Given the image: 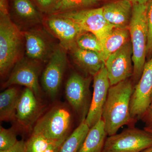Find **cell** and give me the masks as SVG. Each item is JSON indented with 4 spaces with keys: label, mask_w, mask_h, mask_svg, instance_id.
Wrapping results in <instances>:
<instances>
[{
    "label": "cell",
    "mask_w": 152,
    "mask_h": 152,
    "mask_svg": "<svg viewBox=\"0 0 152 152\" xmlns=\"http://www.w3.org/2000/svg\"><path fill=\"white\" fill-rule=\"evenodd\" d=\"M134 85L129 79L110 86L102 119L108 136L116 134L120 128L134 122L131 118L130 105Z\"/></svg>",
    "instance_id": "6da1fadb"
},
{
    "label": "cell",
    "mask_w": 152,
    "mask_h": 152,
    "mask_svg": "<svg viewBox=\"0 0 152 152\" xmlns=\"http://www.w3.org/2000/svg\"><path fill=\"white\" fill-rule=\"evenodd\" d=\"M54 142L42 135L32 133L25 141V146L27 152H45Z\"/></svg>",
    "instance_id": "d4e9b609"
},
{
    "label": "cell",
    "mask_w": 152,
    "mask_h": 152,
    "mask_svg": "<svg viewBox=\"0 0 152 152\" xmlns=\"http://www.w3.org/2000/svg\"><path fill=\"white\" fill-rule=\"evenodd\" d=\"M147 19L148 27L147 56H152V0L147 3Z\"/></svg>",
    "instance_id": "4316f807"
},
{
    "label": "cell",
    "mask_w": 152,
    "mask_h": 152,
    "mask_svg": "<svg viewBox=\"0 0 152 152\" xmlns=\"http://www.w3.org/2000/svg\"><path fill=\"white\" fill-rule=\"evenodd\" d=\"M76 46L86 50L97 52L101 54L102 44L95 35L86 32L80 36L76 42Z\"/></svg>",
    "instance_id": "cb8c5ba5"
},
{
    "label": "cell",
    "mask_w": 152,
    "mask_h": 152,
    "mask_svg": "<svg viewBox=\"0 0 152 152\" xmlns=\"http://www.w3.org/2000/svg\"><path fill=\"white\" fill-rule=\"evenodd\" d=\"M144 129L152 134V127H145L144 128Z\"/></svg>",
    "instance_id": "d6a6232c"
},
{
    "label": "cell",
    "mask_w": 152,
    "mask_h": 152,
    "mask_svg": "<svg viewBox=\"0 0 152 152\" xmlns=\"http://www.w3.org/2000/svg\"><path fill=\"white\" fill-rule=\"evenodd\" d=\"M89 129L86 119L82 120L78 126L64 141L58 152H78Z\"/></svg>",
    "instance_id": "7402d4cb"
},
{
    "label": "cell",
    "mask_w": 152,
    "mask_h": 152,
    "mask_svg": "<svg viewBox=\"0 0 152 152\" xmlns=\"http://www.w3.org/2000/svg\"><path fill=\"white\" fill-rule=\"evenodd\" d=\"M102 8L105 18L114 28H129L133 9L129 0H118L106 4Z\"/></svg>",
    "instance_id": "9a60e30c"
},
{
    "label": "cell",
    "mask_w": 152,
    "mask_h": 152,
    "mask_svg": "<svg viewBox=\"0 0 152 152\" xmlns=\"http://www.w3.org/2000/svg\"><path fill=\"white\" fill-rule=\"evenodd\" d=\"M17 134L12 129L0 128V151H4L11 149L18 142Z\"/></svg>",
    "instance_id": "484cf974"
},
{
    "label": "cell",
    "mask_w": 152,
    "mask_h": 152,
    "mask_svg": "<svg viewBox=\"0 0 152 152\" xmlns=\"http://www.w3.org/2000/svg\"><path fill=\"white\" fill-rule=\"evenodd\" d=\"M94 77V92L86 121L90 128L102 119L104 107L110 86L105 64Z\"/></svg>",
    "instance_id": "4fadbf2b"
},
{
    "label": "cell",
    "mask_w": 152,
    "mask_h": 152,
    "mask_svg": "<svg viewBox=\"0 0 152 152\" xmlns=\"http://www.w3.org/2000/svg\"><path fill=\"white\" fill-rule=\"evenodd\" d=\"M152 147V134L131 127L106 139L102 152H141Z\"/></svg>",
    "instance_id": "5b68a950"
},
{
    "label": "cell",
    "mask_w": 152,
    "mask_h": 152,
    "mask_svg": "<svg viewBox=\"0 0 152 152\" xmlns=\"http://www.w3.org/2000/svg\"><path fill=\"white\" fill-rule=\"evenodd\" d=\"M133 4H146L150 0H129Z\"/></svg>",
    "instance_id": "1f68e13d"
},
{
    "label": "cell",
    "mask_w": 152,
    "mask_h": 152,
    "mask_svg": "<svg viewBox=\"0 0 152 152\" xmlns=\"http://www.w3.org/2000/svg\"><path fill=\"white\" fill-rule=\"evenodd\" d=\"M23 32L12 21L10 15L0 14V74L4 76L20 59Z\"/></svg>",
    "instance_id": "3957f363"
},
{
    "label": "cell",
    "mask_w": 152,
    "mask_h": 152,
    "mask_svg": "<svg viewBox=\"0 0 152 152\" xmlns=\"http://www.w3.org/2000/svg\"><path fill=\"white\" fill-rule=\"evenodd\" d=\"M44 20L49 30L58 39L59 45L66 51L76 47L78 38L86 32L75 22L58 15H46Z\"/></svg>",
    "instance_id": "7c38bea8"
},
{
    "label": "cell",
    "mask_w": 152,
    "mask_h": 152,
    "mask_svg": "<svg viewBox=\"0 0 152 152\" xmlns=\"http://www.w3.org/2000/svg\"><path fill=\"white\" fill-rule=\"evenodd\" d=\"M105 66L110 86L133 76L134 67L131 41L109 56L105 61Z\"/></svg>",
    "instance_id": "30bf717a"
},
{
    "label": "cell",
    "mask_w": 152,
    "mask_h": 152,
    "mask_svg": "<svg viewBox=\"0 0 152 152\" xmlns=\"http://www.w3.org/2000/svg\"><path fill=\"white\" fill-rule=\"evenodd\" d=\"M41 12L48 14L58 0H31Z\"/></svg>",
    "instance_id": "83f0119b"
},
{
    "label": "cell",
    "mask_w": 152,
    "mask_h": 152,
    "mask_svg": "<svg viewBox=\"0 0 152 152\" xmlns=\"http://www.w3.org/2000/svg\"><path fill=\"white\" fill-rule=\"evenodd\" d=\"M11 8L16 16L24 20L34 23L42 20V12L31 0H12Z\"/></svg>",
    "instance_id": "44dd1931"
},
{
    "label": "cell",
    "mask_w": 152,
    "mask_h": 152,
    "mask_svg": "<svg viewBox=\"0 0 152 152\" xmlns=\"http://www.w3.org/2000/svg\"><path fill=\"white\" fill-rule=\"evenodd\" d=\"M107 135L102 119L90 128L78 152H102Z\"/></svg>",
    "instance_id": "ac0fdd59"
},
{
    "label": "cell",
    "mask_w": 152,
    "mask_h": 152,
    "mask_svg": "<svg viewBox=\"0 0 152 152\" xmlns=\"http://www.w3.org/2000/svg\"><path fill=\"white\" fill-rule=\"evenodd\" d=\"M99 1L100 0H58L46 15L91 8L98 4Z\"/></svg>",
    "instance_id": "603a6c76"
},
{
    "label": "cell",
    "mask_w": 152,
    "mask_h": 152,
    "mask_svg": "<svg viewBox=\"0 0 152 152\" xmlns=\"http://www.w3.org/2000/svg\"><path fill=\"white\" fill-rule=\"evenodd\" d=\"M141 152H152V147L146 149Z\"/></svg>",
    "instance_id": "836d02e7"
},
{
    "label": "cell",
    "mask_w": 152,
    "mask_h": 152,
    "mask_svg": "<svg viewBox=\"0 0 152 152\" xmlns=\"http://www.w3.org/2000/svg\"><path fill=\"white\" fill-rule=\"evenodd\" d=\"M146 4H133L129 26L132 48L133 82L135 86L140 79L147 57L148 27Z\"/></svg>",
    "instance_id": "7a4b0ae2"
},
{
    "label": "cell",
    "mask_w": 152,
    "mask_h": 152,
    "mask_svg": "<svg viewBox=\"0 0 152 152\" xmlns=\"http://www.w3.org/2000/svg\"><path fill=\"white\" fill-rule=\"evenodd\" d=\"M26 54L28 58L39 62L50 57V45L48 39L40 31L30 30L23 32Z\"/></svg>",
    "instance_id": "2e32d148"
},
{
    "label": "cell",
    "mask_w": 152,
    "mask_h": 152,
    "mask_svg": "<svg viewBox=\"0 0 152 152\" xmlns=\"http://www.w3.org/2000/svg\"><path fill=\"white\" fill-rule=\"evenodd\" d=\"M67 64L66 50L59 45L50 57L42 77L43 88L52 99L56 96L59 90Z\"/></svg>",
    "instance_id": "9c48e42d"
},
{
    "label": "cell",
    "mask_w": 152,
    "mask_h": 152,
    "mask_svg": "<svg viewBox=\"0 0 152 152\" xmlns=\"http://www.w3.org/2000/svg\"><path fill=\"white\" fill-rule=\"evenodd\" d=\"M129 28H114L113 29L102 43L103 50L101 55L105 62L109 56L129 42Z\"/></svg>",
    "instance_id": "ffe728a7"
},
{
    "label": "cell",
    "mask_w": 152,
    "mask_h": 152,
    "mask_svg": "<svg viewBox=\"0 0 152 152\" xmlns=\"http://www.w3.org/2000/svg\"><path fill=\"white\" fill-rule=\"evenodd\" d=\"M70 19L85 32L95 35L102 44L114 28L105 18L102 8H88L53 14Z\"/></svg>",
    "instance_id": "8992f818"
},
{
    "label": "cell",
    "mask_w": 152,
    "mask_h": 152,
    "mask_svg": "<svg viewBox=\"0 0 152 152\" xmlns=\"http://www.w3.org/2000/svg\"><path fill=\"white\" fill-rule=\"evenodd\" d=\"M39 62L30 59H20L14 66L8 79L3 84L4 88L15 85H21L33 91L37 99L41 96L39 83Z\"/></svg>",
    "instance_id": "8fae6325"
},
{
    "label": "cell",
    "mask_w": 152,
    "mask_h": 152,
    "mask_svg": "<svg viewBox=\"0 0 152 152\" xmlns=\"http://www.w3.org/2000/svg\"><path fill=\"white\" fill-rule=\"evenodd\" d=\"M15 87H9L0 94V120L1 121L16 120L18 102L20 96Z\"/></svg>",
    "instance_id": "d6986e66"
},
{
    "label": "cell",
    "mask_w": 152,
    "mask_h": 152,
    "mask_svg": "<svg viewBox=\"0 0 152 152\" xmlns=\"http://www.w3.org/2000/svg\"><path fill=\"white\" fill-rule=\"evenodd\" d=\"M65 139L60 140L54 142L51 144L45 152H58L61 145L63 143Z\"/></svg>",
    "instance_id": "4dcf8cb0"
},
{
    "label": "cell",
    "mask_w": 152,
    "mask_h": 152,
    "mask_svg": "<svg viewBox=\"0 0 152 152\" xmlns=\"http://www.w3.org/2000/svg\"><path fill=\"white\" fill-rule=\"evenodd\" d=\"M70 51L74 62L84 72L94 77L105 64L102 55L97 52L86 50L77 46Z\"/></svg>",
    "instance_id": "e0dca14e"
},
{
    "label": "cell",
    "mask_w": 152,
    "mask_h": 152,
    "mask_svg": "<svg viewBox=\"0 0 152 152\" xmlns=\"http://www.w3.org/2000/svg\"><path fill=\"white\" fill-rule=\"evenodd\" d=\"M91 77L72 73L66 83V99L82 120L86 118L91 105Z\"/></svg>",
    "instance_id": "52a82bcc"
},
{
    "label": "cell",
    "mask_w": 152,
    "mask_h": 152,
    "mask_svg": "<svg viewBox=\"0 0 152 152\" xmlns=\"http://www.w3.org/2000/svg\"><path fill=\"white\" fill-rule=\"evenodd\" d=\"M72 114L64 106L58 105L50 109L36 122L32 133L39 134L53 141L65 139L69 135Z\"/></svg>",
    "instance_id": "277c9868"
},
{
    "label": "cell",
    "mask_w": 152,
    "mask_h": 152,
    "mask_svg": "<svg viewBox=\"0 0 152 152\" xmlns=\"http://www.w3.org/2000/svg\"><path fill=\"white\" fill-rule=\"evenodd\" d=\"M142 119L147 124V126L152 127V96L149 107Z\"/></svg>",
    "instance_id": "f546056e"
},
{
    "label": "cell",
    "mask_w": 152,
    "mask_h": 152,
    "mask_svg": "<svg viewBox=\"0 0 152 152\" xmlns=\"http://www.w3.org/2000/svg\"><path fill=\"white\" fill-rule=\"evenodd\" d=\"M0 152H27L25 146L24 140L19 141L11 149L4 151Z\"/></svg>",
    "instance_id": "f1b7e54d"
},
{
    "label": "cell",
    "mask_w": 152,
    "mask_h": 152,
    "mask_svg": "<svg viewBox=\"0 0 152 152\" xmlns=\"http://www.w3.org/2000/svg\"><path fill=\"white\" fill-rule=\"evenodd\" d=\"M32 90L26 88L20 94L16 109V120L21 126L29 128L39 118L41 106Z\"/></svg>",
    "instance_id": "5bb4252c"
},
{
    "label": "cell",
    "mask_w": 152,
    "mask_h": 152,
    "mask_svg": "<svg viewBox=\"0 0 152 152\" xmlns=\"http://www.w3.org/2000/svg\"><path fill=\"white\" fill-rule=\"evenodd\" d=\"M152 96V56L146 62L140 79L131 96L130 112L134 122L141 119L149 107Z\"/></svg>",
    "instance_id": "ba28073f"
}]
</instances>
